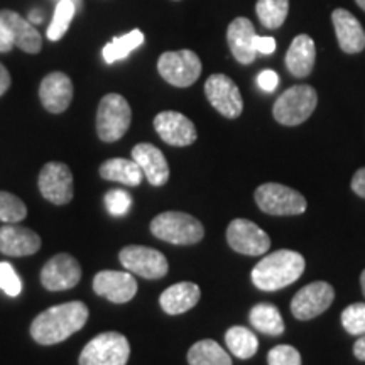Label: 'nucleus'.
Masks as SVG:
<instances>
[{
	"label": "nucleus",
	"instance_id": "obj_14",
	"mask_svg": "<svg viewBox=\"0 0 365 365\" xmlns=\"http://www.w3.org/2000/svg\"><path fill=\"white\" fill-rule=\"evenodd\" d=\"M81 279V266L70 254H58L41 269V284L48 291L71 289Z\"/></svg>",
	"mask_w": 365,
	"mask_h": 365
},
{
	"label": "nucleus",
	"instance_id": "obj_11",
	"mask_svg": "<svg viewBox=\"0 0 365 365\" xmlns=\"http://www.w3.org/2000/svg\"><path fill=\"white\" fill-rule=\"evenodd\" d=\"M205 95L210 105L220 112L227 118H237L244 110V100H242L239 86L227 75L217 73L212 75L205 83Z\"/></svg>",
	"mask_w": 365,
	"mask_h": 365
},
{
	"label": "nucleus",
	"instance_id": "obj_12",
	"mask_svg": "<svg viewBox=\"0 0 365 365\" xmlns=\"http://www.w3.org/2000/svg\"><path fill=\"white\" fill-rule=\"evenodd\" d=\"M38 186L41 195L53 205H66L73 200V175L65 163H48L39 173Z\"/></svg>",
	"mask_w": 365,
	"mask_h": 365
},
{
	"label": "nucleus",
	"instance_id": "obj_38",
	"mask_svg": "<svg viewBox=\"0 0 365 365\" xmlns=\"http://www.w3.org/2000/svg\"><path fill=\"white\" fill-rule=\"evenodd\" d=\"M14 36L11 33V29H9V26L0 19V53H9L12 51L14 48Z\"/></svg>",
	"mask_w": 365,
	"mask_h": 365
},
{
	"label": "nucleus",
	"instance_id": "obj_23",
	"mask_svg": "<svg viewBox=\"0 0 365 365\" xmlns=\"http://www.w3.org/2000/svg\"><path fill=\"white\" fill-rule=\"evenodd\" d=\"M202 298V291L195 282H178L168 287L159 298L163 312L168 314H181L190 312L191 308L198 304Z\"/></svg>",
	"mask_w": 365,
	"mask_h": 365
},
{
	"label": "nucleus",
	"instance_id": "obj_13",
	"mask_svg": "<svg viewBox=\"0 0 365 365\" xmlns=\"http://www.w3.org/2000/svg\"><path fill=\"white\" fill-rule=\"evenodd\" d=\"M335 299V289L331 284L323 281L312 282V284L301 287L291 301V313L294 318L307 319L317 318L318 314L327 312Z\"/></svg>",
	"mask_w": 365,
	"mask_h": 365
},
{
	"label": "nucleus",
	"instance_id": "obj_34",
	"mask_svg": "<svg viewBox=\"0 0 365 365\" xmlns=\"http://www.w3.org/2000/svg\"><path fill=\"white\" fill-rule=\"evenodd\" d=\"M105 207L112 217H124L132 207V196L124 190H110L105 195Z\"/></svg>",
	"mask_w": 365,
	"mask_h": 365
},
{
	"label": "nucleus",
	"instance_id": "obj_30",
	"mask_svg": "<svg viewBox=\"0 0 365 365\" xmlns=\"http://www.w3.org/2000/svg\"><path fill=\"white\" fill-rule=\"evenodd\" d=\"M255 12L264 27L279 29L289 12V0H257Z\"/></svg>",
	"mask_w": 365,
	"mask_h": 365
},
{
	"label": "nucleus",
	"instance_id": "obj_3",
	"mask_svg": "<svg viewBox=\"0 0 365 365\" xmlns=\"http://www.w3.org/2000/svg\"><path fill=\"white\" fill-rule=\"evenodd\" d=\"M150 232L156 239L175 245H193L205 237L202 222L182 212H164L154 217Z\"/></svg>",
	"mask_w": 365,
	"mask_h": 365
},
{
	"label": "nucleus",
	"instance_id": "obj_10",
	"mask_svg": "<svg viewBox=\"0 0 365 365\" xmlns=\"http://www.w3.org/2000/svg\"><path fill=\"white\" fill-rule=\"evenodd\" d=\"M227 242L235 252L244 255H262L271 249V239L257 223L235 218L227 227Z\"/></svg>",
	"mask_w": 365,
	"mask_h": 365
},
{
	"label": "nucleus",
	"instance_id": "obj_36",
	"mask_svg": "<svg viewBox=\"0 0 365 365\" xmlns=\"http://www.w3.org/2000/svg\"><path fill=\"white\" fill-rule=\"evenodd\" d=\"M269 365H301V355L294 346L277 345L267 354Z\"/></svg>",
	"mask_w": 365,
	"mask_h": 365
},
{
	"label": "nucleus",
	"instance_id": "obj_9",
	"mask_svg": "<svg viewBox=\"0 0 365 365\" xmlns=\"http://www.w3.org/2000/svg\"><path fill=\"white\" fill-rule=\"evenodd\" d=\"M120 264L127 271L144 279H161L168 274L170 264L163 252L144 245H127L118 254Z\"/></svg>",
	"mask_w": 365,
	"mask_h": 365
},
{
	"label": "nucleus",
	"instance_id": "obj_41",
	"mask_svg": "<svg viewBox=\"0 0 365 365\" xmlns=\"http://www.w3.org/2000/svg\"><path fill=\"white\" fill-rule=\"evenodd\" d=\"M11 75H9L7 68L0 63V97H2L6 91L11 88Z\"/></svg>",
	"mask_w": 365,
	"mask_h": 365
},
{
	"label": "nucleus",
	"instance_id": "obj_27",
	"mask_svg": "<svg viewBox=\"0 0 365 365\" xmlns=\"http://www.w3.org/2000/svg\"><path fill=\"white\" fill-rule=\"evenodd\" d=\"M225 344L232 355L237 359L247 360L254 357L259 350V340L254 331L245 327H232L225 333Z\"/></svg>",
	"mask_w": 365,
	"mask_h": 365
},
{
	"label": "nucleus",
	"instance_id": "obj_8",
	"mask_svg": "<svg viewBox=\"0 0 365 365\" xmlns=\"http://www.w3.org/2000/svg\"><path fill=\"white\" fill-rule=\"evenodd\" d=\"M158 71L168 83L178 88L191 86L202 75V61L190 49L163 53L158 59Z\"/></svg>",
	"mask_w": 365,
	"mask_h": 365
},
{
	"label": "nucleus",
	"instance_id": "obj_24",
	"mask_svg": "<svg viewBox=\"0 0 365 365\" xmlns=\"http://www.w3.org/2000/svg\"><path fill=\"white\" fill-rule=\"evenodd\" d=\"M0 19L9 26V29H11L14 36V44L17 48L29 54H36L41 51V48H43V38H41L39 31L29 21H26L24 17L14 11H0Z\"/></svg>",
	"mask_w": 365,
	"mask_h": 365
},
{
	"label": "nucleus",
	"instance_id": "obj_43",
	"mask_svg": "<svg viewBox=\"0 0 365 365\" xmlns=\"http://www.w3.org/2000/svg\"><path fill=\"white\" fill-rule=\"evenodd\" d=\"M29 22L31 24H41V22L44 21V14H43V11H39V9H33V11L29 12Z\"/></svg>",
	"mask_w": 365,
	"mask_h": 365
},
{
	"label": "nucleus",
	"instance_id": "obj_32",
	"mask_svg": "<svg viewBox=\"0 0 365 365\" xmlns=\"http://www.w3.org/2000/svg\"><path fill=\"white\" fill-rule=\"evenodd\" d=\"M27 217V207L19 196L0 191V222L17 223Z\"/></svg>",
	"mask_w": 365,
	"mask_h": 365
},
{
	"label": "nucleus",
	"instance_id": "obj_44",
	"mask_svg": "<svg viewBox=\"0 0 365 365\" xmlns=\"http://www.w3.org/2000/svg\"><path fill=\"white\" fill-rule=\"evenodd\" d=\"M360 284H362V293L365 296V269L362 271V274H360Z\"/></svg>",
	"mask_w": 365,
	"mask_h": 365
},
{
	"label": "nucleus",
	"instance_id": "obj_26",
	"mask_svg": "<svg viewBox=\"0 0 365 365\" xmlns=\"http://www.w3.org/2000/svg\"><path fill=\"white\" fill-rule=\"evenodd\" d=\"M249 322L255 330L264 335L279 336L284 333V319H282L279 309L271 303H259L250 309Z\"/></svg>",
	"mask_w": 365,
	"mask_h": 365
},
{
	"label": "nucleus",
	"instance_id": "obj_19",
	"mask_svg": "<svg viewBox=\"0 0 365 365\" xmlns=\"http://www.w3.org/2000/svg\"><path fill=\"white\" fill-rule=\"evenodd\" d=\"M255 38H257V34H255L254 24L247 17H237L228 26V46H230L232 54H234V58L240 65H250V63H254L255 56H257Z\"/></svg>",
	"mask_w": 365,
	"mask_h": 365
},
{
	"label": "nucleus",
	"instance_id": "obj_22",
	"mask_svg": "<svg viewBox=\"0 0 365 365\" xmlns=\"http://www.w3.org/2000/svg\"><path fill=\"white\" fill-rule=\"evenodd\" d=\"M317 59L314 41L308 34L296 36L286 53V68L296 78H307Z\"/></svg>",
	"mask_w": 365,
	"mask_h": 365
},
{
	"label": "nucleus",
	"instance_id": "obj_17",
	"mask_svg": "<svg viewBox=\"0 0 365 365\" xmlns=\"http://www.w3.org/2000/svg\"><path fill=\"white\" fill-rule=\"evenodd\" d=\"M39 98L48 112H65L73 100V83L70 76L61 71H53L46 75L39 86Z\"/></svg>",
	"mask_w": 365,
	"mask_h": 365
},
{
	"label": "nucleus",
	"instance_id": "obj_28",
	"mask_svg": "<svg viewBox=\"0 0 365 365\" xmlns=\"http://www.w3.org/2000/svg\"><path fill=\"white\" fill-rule=\"evenodd\" d=\"M190 365H232V359L215 340H200L188 350Z\"/></svg>",
	"mask_w": 365,
	"mask_h": 365
},
{
	"label": "nucleus",
	"instance_id": "obj_7",
	"mask_svg": "<svg viewBox=\"0 0 365 365\" xmlns=\"http://www.w3.org/2000/svg\"><path fill=\"white\" fill-rule=\"evenodd\" d=\"M255 203L264 213L274 217H293L307 212V200L298 191L279 182H266L255 190Z\"/></svg>",
	"mask_w": 365,
	"mask_h": 365
},
{
	"label": "nucleus",
	"instance_id": "obj_33",
	"mask_svg": "<svg viewBox=\"0 0 365 365\" xmlns=\"http://www.w3.org/2000/svg\"><path fill=\"white\" fill-rule=\"evenodd\" d=\"M341 325L350 335H364L365 333V303H355L341 312Z\"/></svg>",
	"mask_w": 365,
	"mask_h": 365
},
{
	"label": "nucleus",
	"instance_id": "obj_4",
	"mask_svg": "<svg viewBox=\"0 0 365 365\" xmlns=\"http://www.w3.org/2000/svg\"><path fill=\"white\" fill-rule=\"evenodd\" d=\"M318 103L317 90L309 85H294L279 95L272 107V115L282 125L294 127L307 122Z\"/></svg>",
	"mask_w": 365,
	"mask_h": 365
},
{
	"label": "nucleus",
	"instance_id": "obj_42",
	"mask_svg": "<svg viewBox=\"0 0 365 365\" xmlns=\"http://www.w3.org/2000/svg\"><path fill=\"white\" fill-rule=\"evenodd\" d=\"M354 355L359 360H362V362H365V333H364V335H360V339L355 341Z\"/></svg>",
	"mask_w": 365,
	"mask_h": 365
},
{
	"label": "nucleus",
	"instance_id": "obj_6",
	"mask_svg": "<svg viewBox=\"0 0 365 365\" xmlns=\"http://www.w3.org/2000/svg\"><path fill=\"white\" fill-rule=\"evenodd\" d=\"M132 110L127 100L118 93H108L100 100L97 112V134L103 143H115L129 130Z\"/></svg>",
	"mask_w": 365,
	"mask_h": 365
},
{
	"label": "nucleus",
	"instance_id": "obj_16",
	"mask_svg": "<svg viewBox=\"0 0 365 365\" xmlns=\"http://www.w3.org/2000/svg\"><path fill=\"white\" fill-rule=\"evenodd\" d=\"M93 291L112 303L124 304L137 294V281L129 271H100L93 279Z\"/></svg>",
	"mask_w": 365,
	"mask_h": 365
},
{
	"label": "nucleus",
	"instance_id": "obj_45",
	"mask_svg": "<svg viewBox=\"0 0 365 365\" xmlns=\"http://www.w3.org/2000/svg\"><path fill=\"white\" fill-rule=\"evenodd\" d=\"M70 2L75 4L76 9H78V11H80V9H81V4H83V0H70Z\"/></svg>",
	"mask_w": 365,
	"mask_h": 365
},
{
	"label": "nucleus",
	"instance_id": "obj_1",
	"mask_svg": "<svg viewBox=\"0 0 365 365\" xmlns=\"http://www.w3.org/2000/svg\"><path fill=\"white\" fill-rule=\"evenodd\" d=\"M90 309L81 301L58 304L39 313L31 323V336L39 345H56L86 325Z\"/></svg>",
	"mask_w": 365,
	"mask_h": 365
},
{
	"label": "nucleus",
	"instance_id": "obj_31",
	"mask_svg": "<svg viewBox=\"0 0 365 365\" xmlns=\"http://www.w3.org/2000/svg\"><path fill=\"white\" fill-rule=\"evenodd\" d=\"M78 9L70 0H59L56 4V9H54V17L51 21V24L48 27V36L49 41H53V43H56L68 33V29H70V24L73 21V17H75V14Z\"/></svg>",
	"mask_w": 365,
	"mask_h": 365
},
{
	"label": "nucleus",
	"instance_id": "obj_5",
	"mask_svg": "<svg viewBox=\"0 0 365 365\" xmlns=\"http://www.w3.org/2000/svg\"><path fill=\"white\" fill-rule=\"evenodd\" d=\"M130 357V344L118 331H103L91 339L81 350L80 365H127Z\"/></svg>",
	"mask_w": 365,
	"mask_h": 365
},
{
	"label": "nucleus",
	"instance_id": "obj_40",
	"mask_svg": "<svg viewBox=\"0 0 365 365\" xmlns=\"http://www.w3.org/2000/svg\"><path fill=\"white\" fill-rule=\"evenodd\" d=\"M352 190L360 198H365V168L359 170L352 178Z\"/></svg>",
	"mask_w": 365,
	"mask_h": 365
},
{
	"label": "nucleus",
	"instance_id": "obj_37",
	"mask_svg": "<svg viewBox=\"0 0 365 365\" xmlns=\"http://www.w3.org/2000/svg\"><path fill=\"white\" fill-rule=\"evenodd\" d=\"M257 83L264 91H274L279 83V76L276 71L272 70H264L261 75L257 76Z\"/></svg>",
	"mask_w": 365,
	"mask_h": 365
},
{
	"label": "nucleus",
	"instance_id": "obj_18",
	"mask_svg": "<svg viewBox=\"0 0 365 365\" xmlns=\"http://www.w3.org/2000/svg\"><path fill=\"white\" fill-rule=\"evenodd\" d=\"M132 159L143 171L144 180L153 186H164L170 180V164L156 145L143 143L132 149Z\"/></svg>",
	"mask_w": 365,
	"mask_h": 365
},
{
	"label": "nucleus",
	"instance_id": "obj_2",
	"mask_svg": "<svg viewBox=\"0 0 365 365\" xmlns=\"http://www.w3.org/2000/svg\"><path fill=\"white\" fill-rule=\"evenodd\" d=\"M304 267L307 262L299 252L287 249L276 250L252 269V282L262 291H277L298 281Z\"/></svg>",
	"mask_w": 365,
	"mask_h": 365
},
{
	"label": "nucleus",
	"instance_id": "obj_21",
	"mask_svg": "<svg viewBox=\"0 0 365 365\" xmlns=\"http://www.w3.org/2000/svg\"><path fill=\"white\" fill-rule=\"evenodd\" d=\"M41 249V237L34 230L19 225L0 228V252L9 257L33 255Z\"/></svg>",
	"mask_w": 365,
	"mask_h": 365
},
{
	"label": "nucleus",
	"instance_id": "obj_15",
	"mask_svg": "<svg viewBox=\"0 0 365 365\" xmlns=\"http://www.w3.org/2000/svg\"><path fill=\"white\" fill-rule=\"evenodd\" d=\"M154 129L166 144L186 148L196 140V127L188 117L180 112L166 110L154 117Z\"/></svg>",
	"mask_w": 365,
	"mask_h": 365
},
{
	"label": "nucleus",
	"instance_id": "obj_25",
	"mask_svg": "<svg viewBox=\"0 0 365 365\" xmlns=\"http://www.w3.org/2000/svg\"><path fill=\"white\" fill-rule=\"evenodd\" d=\"M100 176L107 181H115L125 186H139L144 180L143 171L134 159L129 161L124 158H113L105 161L100 166Z\"/></svg>",
	"mask_w": 365,
	"mask_h": 365
},
{
	"label": "nucleus",
	"instance_id": "obj_46",
	"mask_svg": "<svg viewBox=\"0 0 365 365\" xmlns=\"http://www.w3.org/2000/svg\"><path fill=\"white\" fill-rule=\"evenodd\" d=\"M357 2V6L362 9V11H365V0H355Z\"/></svg>",
	"mask_w": 365,
	"mask_h": 365
},
{
	"label": "nucleus",
	"instance_id": "obj_35",
	"mask_svg": "<svg viewBox=\"0 0 365 365\" xmlns=\"http://www.w3.org/2000/svg\"><path fill=\"white\" fill-rule=\"evenodd\" d=\"M0 287L7 296L16 298L22 291V281L17 276L16 269H14L9 262H0Z\"/></svg>",
	"mask_w": 365,
	"mask_h": 365
},
{
	"label": "nucleus",
	"instance_id": "obj_29",
	"mask_svg": "<svg viewBox=\"0 0 365 365\" xmlns=\"http://www.w3.org/2000/svg\"><path fill=\"white\" fill-rule=\"evenodd\" d=\"M143 43H144V34L140 33L139 29H134L130 31V33L120 36V38L112 39V43H108L103 48L105 63L112 65V63L120 61V59L129 56L132 51H135V49Z\"/></svg>",
	"mask_w": 365,
	"mask_h": 365
},
{
	"label": "nucleus",
	"instance_id": "obj_39",
	"mask_svg": "<svg viewBox=\"0 0 365 365\" xmlns=\"http://www.w3.org/2000/svg\"><path fill=\"white\" fill-rule=\"evenodd\" d=\"M255 49H257V53L271 54L274 53V49H276V39L257 36V38H255Z\"/></svg>",
	"mask_w": 365,
	"mask_h": 365
},
{
	"label": "nucleus",
	"instance_id": "obj_20",
	"mask_svg": "<svg viewBox=\"0 0 365 365\" xmlns=\"http://www.w3.org/2000/svg\"><path fill=\"white\" fill-rule=\"evenodd\" d=\"M333 27L341 51L357 54L365 49V31L357 17L345 9H335L331 14Z\"/></svg>",
	"mask_w": 365,
	"mask_h": 365
}]
</instances>
